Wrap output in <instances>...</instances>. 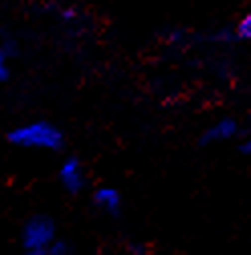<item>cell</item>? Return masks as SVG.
Returning <instances> with one entry per match:
<instances>
[{"label":"cell","instance_id":"obj_5","mask_svg":"<svg viewBox=\"0 0 251 255\" xmlns=\"http://www.w3.org/2000/svg\"><path fill=\"white\" fill-rule=\"evenodd\" d=\"M93 205H96L104 215H120L122 211V195L114 186H100L93 193Z\"/></svg>","mask_w":251,"mask_h":255},{"label":"cell","instance_id":"obj_7","mask_svg":"<svg viewBox=\"0 0 251 255\" xmlns=\"http://www.w3.org/2000/svg\"><path fill=\"white\" fill-rule=\"evenodd\" d=\"M8 77V57L4 53V49H0V79Z\"/></svg>","mask_w":251,"mask_h":255},{"label":"cell","instance_id":"obj_6","mask_svg":"<svg viewBox=\"0 0 251 255\" xmlns=\"http://www.w3.org/2000/svg\"><path fill=\"white\" fill-rule=\"evenodd\" d=\"M235 37L245 41V43H251V10L241 14V18L237 20V24H235Z\"/></svg>","mask_w":251,"mask_h":255},{"label":"cell","instance_id":"obj_4","mask_svg":"<svg viewBox=\"0 0 251 255\" xmlns=\"http://www.w3.org/2000/svg\"><path fill=\"white\" fill-rule=\"evenodd\" d=\"M239 122L235 118H219L213 124L205 128V132L201 136V144L213 146V144H225L231 142L239 136Z\"/></svg>","mask_w":251,"mask_h":255},{"label":"cell","instance_id":"obj_3","mask_svg":"<svg viewBox=\"0 0 251 255\" xmlns=\"http://www.w3.org/2000/svg\"><path fill=\"white\" fill-rule=\"evenodd\" d=\"M59 182L71 195H77L85 188L87 170H85V166H83V162L79 160V158L71 156V158H65V160L61 162V166H59Z\"/></svg>","mask_w":251,"mask_h":255},{"label":"cell","instance_id":"obj_2","mask_svg":"<svg viewBox=\"0 0 251 255\" xmlns=\"http://www.w3.org/2000/svg\"><path fill=\"white\" fill-rule=\"evenodd\" d=\"M59 239L55 221L47 215L30 217L20 231V245L30 255H49L53 243Z\"/></svg>","mask_w":251,"mask_h":255},{"label":"cell","instance_id":"obj_1","mask_svg":"<svg viewBox=\"0 0 251 255\" xmlns=\"http://www.w3.org/2000/svg\"><path fill=\"white\" fill-rule=\"evenodd\" d=\"M8 142L18 148H26V150L57 152L65 144V138H63V132L53 122L39 120V122H28V124L16 126L8 134Z\"/></svg>","mask_w":251,"mask_h":255},{"label":"cell","instance_id":"obj_8","mask_svg":"<svg viewBox=\"0 0 251 255\" xmlns=\"http://www.w3.org/2000/svg\"><path fill=\"white\" fill-rule=\"evenodd\" d=\"M241 152L243 154H251V132L243 136V140H241Z\"/></svg>","mask_w":251,"mask_h":255}]
</instances>
